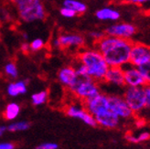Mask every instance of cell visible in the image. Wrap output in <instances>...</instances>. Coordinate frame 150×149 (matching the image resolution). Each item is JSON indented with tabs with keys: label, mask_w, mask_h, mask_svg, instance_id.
<instances>
[{
	"label": "cell",
	"mask_w": 150,
	"mask_h": 149,
	"mask_svg": "<svg viewBox=\"0 0 150 149\" xmlns=\"http://www.w3.org/2000/svg\"><path fill=\"white\" fill-rule=\"evenodd\" d=\"M133 42L130 40L105 36L95 42L96 49L101 52L109 67H123L129 63Z\"/></svg>",
	"instance_id": "cell-1"
},
{
	"label": "cell",
	"mask_w": 150,
	"mask_h": 149,
	"mask_svg": "<svg viewBox=\"0 0 150 149\" xmlns=\"http://www.w3.org/2000/svg\"><path fill=\"white\" fill-rule=\"evenodd\" d=\"M78 61L85 66L88 76L94 81L102 83L104 81L109 65L99 50L88 49L81 51L78 54Z\"/></svg>",
	"instance_id": "cell-2"
},
{
	"label": "cell",
	"mask_w": 150,
	"mask_h": 149,
	"mask_svg": "<svg viewBox=\"0 0 150 149\" xmlns=\"http://www.w3.org/2000/svg\"><path fill=\"white\" fill-rule=\"evenodd\" d=\"M18 13L19 18L31 23L46 18L47 12L42 0H10Z\"/></svg>",
	"instance_id": "cell-3"
},
{
	"label": "cell",
	"mask_w": 150,
	"mask_h": 149,
	"mask_svg": "<svg viewBox=\"0 0 150 149\" xmlns=\"http://www.w3.org/2000/svg\"><path fill=\"white\" fill-rule=\"evenodd\" d=\"M70 92L82 102L101 93L98 83H96L90 77H79L77 83L71 89Z\"/></svg>",
	"instance_id": "cell-4"
},
{
	"label": "cell",
	"mask_w": 150,
	"mask_h": 149,
	"mask_svg": "<svg viewBox=\"0 0 150 149\" xmlns=\"http://www.w3.org/2000/svg\"><path fill=\"white\" fill-rule=\"evenodd\" d=\"M124 99L134 114L140 113L146 108L145 87H127L124 93Z\"/></svg>",
	"instance_id": "cell-5"
},
{
	"label": "cell",
	"mask_w": 150,
	"mask_h": 149,
	"mask_svg": "<svg viewBox=\"0 0 150 149\" xmlns=\"http://www.w3.org/2000/svg\"><path fill=\"white\" fill-rule=\"evenodd\" d=\"M125 76V85L127 87H145L147 85L145 78L137 67L130 63L122 67Z\"/></svg>",
	"instance_id": "cell-6"
},
{
	"label": "cell",
	"mask_w": 150,
	"mask_h": 149,
	"mask_svg": "<svg viewBox=\"0 0 150 149\" xmlns=\"http://www.w3.org/2000/svg\"><path fill=\"white\" fill-rule=\"evenodd\" d=\"M109 109L122 119H129L134 116V112L130 109L124 97L118 95H108Z\"/></svg>",
	"instance_id": "cell-7"
},
{
	"label": "cell",
	"mask_w": 150,
	"mask_h": 149,
	"mask_svg": "<svg viewBox=\"0 0 150 149\" xmlns=\"http://www.w3.org/2000/svg\"><path fill=\"white\" fill-rule=\"evenodd\" d=\"M148 62H150V47L141 43H133L129 63L138 68Z\"/></svg>",
	"instance_id": "cell-8"
},
{
	"label": "cell",
	"mask_w": 150,
	"mask_h": 149,
	"mask_svg": "<svg viewBox=\"0 0 150 149\" xmlns=\"http://www.w3.org/2000/svg\"><path fill=\"white\" fill-rule=\"evenodd\" d=\"M65 114L72 118L80 119L81 122H83L85 124L92 126V127H96L97 123L95 121V118L93 115H92L90 113L85 110V108L82 106H80L78 104H70L65 109Z\"/></svg>",
	"instance_id": "cell-9"
},
{
	"label": "cell",
	"mask_w": 150,
	"mask_h": 149,
	"mask_svg": "<svg viewBox=\"0 0 150 149\" xmlns=\"http://www.w3.org/2000/svg\"><path fill=\"white\" fill-rule=\"evenodd\" d=\"M82 105L88 113L94 116L100 112L109 108L108 95L100 93L99 94L95 95L94 97L84 101L82 102Z\"/></svg>",
	"instance_id": "cell-10"
},
{
	"label": "cell",
	"mask_w": 150,
	"mask_h": 149,
	"mask_svg": "<svg viewBox=\"0 0 150 149\" xmlns=\"http://www.w3.org/2000/svg\"><path fill=\"white\" fill-rule=\"evenodd\" d=\"M137 28L134 25L129 23H119L108 27L105 29V35L115 37V38L130 40L136 34Z\"/></svg>",
	"instance_id": "cell-11"
},
{
	"label": "cell",
	"mask_w": 150,
	"mask_h": 149,
	"mask_svg": "<svg viewBox=\"0 0 150 149\" xmlns=\"http://www.w3.org/2000/svg\"><path fill=\"white\" fill-rule=\"evenodd\" d=\"M97 125L106 129H115L120 124V118L109 108L94 115Z\"/></svg>",
	"instance_id": "cell-12"
},
{
	"label": "cell",
	"mask_w": 150,
	"mask_h": 149,
	"mask_svg": "<svg viewBox=\"0 0 150 149\" xmlns=\"http://www.w3.org/2000/svg\"><path fill=\"white\" fill-rule=\"evenodd\" d=\"M58 80L70 91L77 83L79 77L73 66H65L58 71Z\"/></svg>",
	"instance_id": "cell-13"
},
{
	"label": "cell",
	"mask_w": 150,
	"mask_h": 149,
	"mask_svg": "<svg viewBox=\"0 0 150 149\" xmlns=\"http://www.w3.org/2000/svg\"><path fill=\"white\" fill-rule=\"evenodd\" d=\"M59 41V49H79L84 45L85 40L81 35L66 33L58 37Z\"/></svg>",
	"instance_id": "cell-14"
},
{
	"label": "cell",
	"mask_w": 150,
	"mask_h": 149,
	"mask_svg": "<svg viewBox=\"0 0 150 149\" xmlns=\"http://www.w3.org/2000/svg\"><path fill=\"white\" fill-rule=\"evenodd\" d=\"M103 81L119 87L125 86V76L122 67H109Z\"/></svg>",
	"instance_id": "cell-15"
},
{
	"label": "cell",
	"mask_w": 150,
	"mask_h": 149,
	"mask_svg": "<svg viewBox=\"0 0 150 149\" xmlns=\"http://www.w3.org/2000/svg\"><path fill=\"white\" fill-rule=\"evenodd\" d=\"M28 92V81H17L8 84L6 88V93L11 97H17L18 95L25 94Z\"/></svg>",
	"instance_id": "cell-16"
},
{
	"label": "cell",
	"mask_w": 150,
	"mask_h": 149,
	"mask_svg": "<svg viewBox=\"0 0 150 149\" xmlns=\"http://www.w3.org/2000/svg\"><path fill=\"white\" fill-rule=\"evenodd\" d=\"M95 17L100 20H111L115 21L118 20L121 17L119 11L110 7H103V8L97 10L95 13Z\"/></svg>",
	"instance_id": "cell-17"
},
{
	"label": "cell",
	"mask_w": 150,
	"mask_h": 149,
	"mask_svg": "<svg viewBox=\"0 0 150 149\" xmlns=\"http://www.w3.org/2000/svg\"><path fill=\"white\" fill-rule=\"evenodd\" d=\"M20 114V106L17 102H9L5 108L4 117L6 121H14Z\"/></svg>",
	"instance_id": "cell-18"
},
{
	"label": "cell",
	"mask_w": 150,
	"mask_h": 149,
	"mask_svg": "<svg viewBox=\"0 0 150 149\" xmlns=\"http://www.w3.org/2000/svg\"><path fill=\"white\" fill-rule=\"evenodd\" d=\"M63 6L69 7L77 14H82L87 10V6L78 0H64Z\"/></svg>",
	"instance_id": "cell-19"
},
{
	"label": "cell",
	"mask_w": 150,
	"mask_h": 149,
	"mask_svg": "<svg viewBox=\"0 0 150 149\" xmlns=\"http://www.w3.org/2000/svg\"><path fill=\"white\" fill-rule=\"evenodd\" d=\"M48 92L47 91H40L39 93H35L31 95V102L34 106H40L43 105L48 101Z\"/></svg>",
	"instance_id": "cell-20"
},
{
	"label": "cell",
	"mask_w": 150,
	"mask_h": 149,
	"mask_svg": "<svg viewBox=\"0 0 150 149\" xmlns=\"http://www.w3.org/2000/svg\"><path fill=\"white\" fill-rule=\"evenodd\" d=\"M29 127H30V123L27 121H21L11 123L6 128L10 132H21L28 130Z\"/></svg>",
	"instance_id": "cell-21"
},
{
	"label": "cell",
	"mask_w": 150,
	"mask_h": 149,
	"mask_svg": "<svg viewBox=\"0 0 150 149\" xmlns=\"http://www.w3.org/2000/svg\"><path fill=\"white\" fill-rule=\"evenodd\" d=\"M5 73L6 76H8L11 79H16L18 76V70L17 65L14 62H8L5 66Z\"/></svg>",
	"instance_id": "cell-22"
},
{
	"label": "cell",
	"mask_w": 150,
	"mask_h": 149,
	"mask_svg": "<svg viewBox=\"0 0 150 149\" xmlns=\"http://www.w3.org/2000/svg\"><path fill=\"white\" fill-rule=\"evenodd\" d=\"M138 69L140 72L142 73V75L145 78L147 84H150V62L144 64L142 66H139Z\"/></svg>",
	"instance_id": "cell-23"
},
{
	"label": "cell",
	"mask_w": 150,
	"mask_h": 149,
	"mask_svg": "<svg viewBox=\"0 0 150 149\" xmlns=\"http://www.w3.org/2000/svg\"><path fill=\"white\" fill-rule=\"evenodd\" d=\"M75 71H76V73L78 77L80 78H87L88 76V72H87V69L85 68V66L83 64H81V62L78 61V64L76 67H74Z\"/></svg>",
	"instance_id": "cell-24"
},
{
	"label": "cell",
	"mask_w": 150,
	"mask_h": 149,
	"mask_svg": "<svg viewBox=\"0 0 150 149\" xmlns=\"http://www.w3.org/2000/svg\"><path fill=\"white\" fill-rule=\"evenodd\" d=\"M44 45H45V43L41 39H35L30 42V50L39 51L43 49Z\"/></svg>",
	"instance_id": "cell-25"
},
{
	"label": "cell",
	"mask_w": 150,
	"mask_h": 149,
	"mask_svg": "<svg viewBox=\"0 0 150 149\" xmlns=\"http://www.w3.org/2000/svg\"><path fill=\"white\" fill-rule=\"evenodd\" d=\"M59 13L62 17L66 18H74L75 16L77 15V13L73 11L72 9L69 8V7H66V6H62L61 10H59Z\"/></svg>",
	"instance_id": "cell-26"
},
{
	"label": "cell",
	"mask_w": 150,
	"mask_h": 149,
	"mask_svg": "<svg viewBox=\"0 0 150 149\" xmlns=\"http://www.w3.org/2000/svg\"><path fill=\"white\" fill-rule=\"evenodd\" d=\"M59 145L53 142H47V143H42L39 145H37L33 149H58Z\"/></svg>",
	"instance_id": "cell-27"
},
{
	"label": "cell",
	"mask_w": 150,
	"mask_h": 149,
	"mask_svg": "<svg viewBox=\"0 0 150 149\" xmlns=\"http://www.w3.org/2000/svg\"><path fill=\"white\" fill-rule=\"evenodd\" d=\"M89 35L93 40H94L95 42L99 41L100 40H102L103 38H104V37L106 36L105 32H102V31H92Z\"/></svg>",
	"instance_id": "cell-28"
},
{
	"label": "cell",
	"mask_w": 150,
	"mask_h": 149,
	"mask_svg": "<svg viewBox=\"0 0 150 149\" xmlns=\"http://www.w3.org/2000/svg\"><path fill=\"white\" fill-rule=\"evenodd\" d=\"M137 139H138V143L147 141L148 139H150V133H148V132H143V133H139V135L137 136Z\"/></svg>",
	"instance_id": "cell-29"
},
{
	"label": "cell",
	"mask_w": 150,
	"mask_h": 149,
	"mask_svg": "<svg viewBox=\"0 0 150 149\" xmlns=\"http://www.w3.org/2000/svg\"><path fill=\"white\" fill-rule=\"evenodd\" d=\"M145 94H146V108H150V90L149 88L145 86Z\"/></svg>",
	"instance_id": "cell-30"
},
{
	"label": "cell",
	"mask_w": 150,
	"mask_h": 149,
	"mask_svg": "<svg viewBox=\"0 0 150 149\" xmlns=\"http://www.w3.org/2000/svg\"><path fill=\"white\" fill-rule=\"evenodd\" d=\"M16 145L10 142H2L0 143V149H15Z\"/></svg>",
	"instance_id": "cell-31"
},
{
	"label": "cell",
	"mask_w": 150,
	"mask_h": 149,
	"mask_svg": "<svg viewBox=\"0 0 150 149\" xmlns=\"http://www.w3.org/2000/svg\"><path fill=\"white\" fill-rule=\"evenodd\" d=\"M125 139L128 141L129 143H131V144H137L138 143L137 136H133V135H126L125 136Z\"/></svg>",
	"instance_id": "cell-32"
},
{
	"label": "cell",
	"mask_w": 150,
	"mask_h": 149,
	"mask_svg": "<svg viewBox=\"0 0 150 149\" xmlns=\"http://www.w3.org/2000/svg\"><path fill=\"white\" fill-rule=\"evenodd\" d=\"M20 49L22 50V52H24V53H28V52H29V50H30V44L28 42H23L20 46Z\"/></svg>",
	"instance_id": "cell-33"
},
{
	"label": "cell",
	"mask_w": 150,
	"mask_h": 149,
	"mask_svg": "<svg viewBox=\"0 0 150 149\" xmlns=\"http://www.w3.org/2000/svg\"><path fill=\"white\" fill-rule=\"evenodd\" d=\"M130 3H134V4H143V3H146L149 2L150 0H127Z\"/></svg>",
	"instance_id": "cell-34"
},
{
	"label": "cell",
	"mask_w": 150,
	"mask_h": 149,
	"mask_svg": "<svg viewBox=\"0 0 150 149\" xmlns=\"http://www.w3.org/2000/svg\"><path fill=\"white\" fill-rule=\"evenodd\" d=\"M51 44H52V46H53L54 48H56V49H59V41L58 38H56V39H54L53 40H52Z\"/></svg>",
	"instance_id": "cell-35"
},
{
	"label": "cell",
	"mask_w": 150,
	"mask_h": 149,
	"mask_svg": "<svg viewBox=\"0 0 150 149\" xmlns=\"http://www.w3.org/2000/svg\"><path fill=\"white\" fill-rule=\"evenodd\" d=\"M7 130V128H6V126H4V125H1L0 126V137H1L4 133H5V132Z\"/></svg>",
	"instance_id": "cell-36"
},
{
	"label": "cell",
	"mask_w": 150,
	"mask_h": 149,
	"mask_svg": "<svg viewBox=\"0 0 150 149\" xmlns=\"http://www.w3.org/2000/svg\"><path fill=\"white\" fill-rule=\"evenodd\" d=\"M23 38H24L25 40H27V39H28V37H27V34H23Z\"/></svg>",
	"instance_id": "cell-37"
},
{
	"label": "cell",
	"mask_w": 150,
	"mask_h": 149,
	"mask_svg": "<svg viewBox=\"0 0 150 149\" xmlns=\"http://www.w3.org/2000/svg\"><path fill=\"white\" fill-rule=\"evenodd\" d=\"M147 87L149 88V90H150V84H147Z\"/></svg>",
	"instance_id": "cell-38"
},
{
	"label": "cell",
	"mask_w": 150,
	"mask_h": 149,
	"mask_svg": "<svg viewBox=\"0 0 150 149\" xmlns=\"http://www.w3.org/2000/svg\"><path fill=\"white\" fill-rule=\"evenodd\" d=\"M148 13H149V15H150V10H149V11H148Z\"/></svg>",
	"instance_id": "cell-39"
}]
</instances>
